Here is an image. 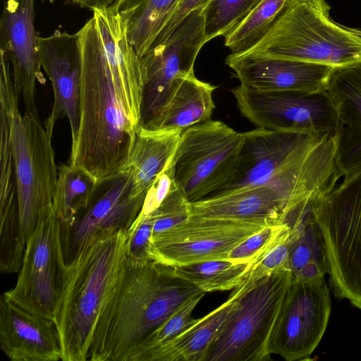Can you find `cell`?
<instances>
[{"label": "cell", "mask_w": 361, "mask_h": 361, "mask_svg": "<svg viewBox=\"0 0 361 361\" xmlns=\"http://www.w3.org/2000/svg\"><path fill=\"white\" fill-rule=\"evenodd\" d=\"M326 90L337 114L336 163L345 178L361 171V61L334 67Z\"/></svg>", "instance_id": "20"}, {"label": "cell", "mask_w": 361, "mask_h": 361, "mask_svg": "<svg viewBox=\"0 0 361 361\" xmlns=\"http://www.w3.org/2000/svg\"><path fill=\"white\" fill-rule=\"evenodd\" d=\"M38 46L40 65L51 83L54 95L51 110L44 126L53 135L57 121L66 117L73 146L77 140L80 121L82 65L80 32L70 34L56 30L49 37H39Z\"/></svg>", "instance_id": "17"}, {"label": "cell", "mask_w": 361, "mask_h": 361, "mask_svg": "<svg viewBox=\"0 0 361 361\" xmlns=\"http://www.w3.org/2000/svg\"><path fill=\"white\" fill-rule=\"evenodd\" d=\"M64 262L60 220L54 209L42 212L27 240L16 283L3 294L25 310L54 321Z\"/></svg>", "instance_id": "13"}, {"label": "cell", "mask_w": 361, "mask_h": 361, "mask_svg": "<svg viewBox=\"0 0 361 361\" xmlns=\"http://www.w3.org/2000/svg\"><path fill=\"white\" fill-rule=\"evenodd\" d=\"M209 1L180 0L167 22L154 39L149 50L164 43L185 18L194 11L204 6Z\"/></svg>", "instance_id": "37"}, {"label": "cell", "mask_w": 361, "mask_h": 361, "mask_svg": "<svg viewBox=\"0 0 361 361\" xmlns=\"http://www.w3.org/2000/svg\"><path fill=\"white\" fill-rule=\"evenodd\" d=\"M331 311L324 277L293 279L269 342V352L287 361L307 359L320 343Z\"/></svg>", "instance_id": "14"}, {"label": "cell", "mask_w": 361, "mask_h": 361, "mask_svg": "<svg viewBox=\"0 0 361 361\" xmlns=\"http://www.w3.org/2000/svg\"><path fill=\"white\" fill-rule=\"evenodd\" d=\"M35 0H7L0 21V49L7 55L16 91L25 112L39 116L36 83H44L35 27Z\"/></svg>", "instance_id": "16"}, {"label": "cell", "mask_w": 361, "mask_h": 361, "mask_svg": "<svg viewBox=\"0 0 361 361\" xmlns=\"http://www.w3.org/2000/svg\"><path fill=\"white\" fill-rule=\"evenodd\" d=\"M11 142L19 221L27 243L39 215L54 209L58 166L52 135L39 116L22 114L18 109L13 120Z\"/></svg>", "instance_id": "9"}, {"label": "cell", "mask_w": 361, "mask_h": 361, "mask_svg": "<svg viewBox=\"0 0 361 361\" xmlns=\"http://www.w3.org/2000/svg\"><path fill=\"white\" fill-rule=\"evenodd\" d=\"M145 196L133 195L131 176L126 171L98 182L86 207L68 223L61 224L65 263L95 234L106 231H128L142 210Z\"/></svg>", "instance_id": "15"}, {"label": "cell", "mask_w": 361, "mask_h": 361, "mask_svg": "<svg viewBox=\"0 0 361 361\" xmlns=\"http://www.w3.org/2000/svg\"><path fill=\"white\" fill-rule=\"evenodd\" d=\"M97 185L94 178L81 169L65 164L58 166L54 209L61 224L86 207Z\"/></svg>", "instance_id": "28"}, {"label": "cell", "mask_w": 361, "mask_h": 361, "mask_svg": "<svg viewBox=\"0 0 361 361\" xmlns=\"http://www.w3.org/2000/svg\"><path fill=\"white\" fill-rule=\"evenodd\" d=\"M286 0H262L234 30L225 37L231 54L250 51L267 34Z\"/></svg>", "instance_id": "30"}, {"label": "cell", "mask_w": 361, "mask_h": 361, "mask_svg": "<svg viewBox=\"0 0 361 361\" xmlns=\"http://www.w3.org/2000/svg\"><path fill=\"white\" fill-rule=\"evenodd\" d=\"M290 234V227L287 223L267 226L233 248L229 253L228 259L235 263L251 262L255 265L285 241Z\"/></svg>", "instance_id": "33"}, {"label": "cell", "mask_w": 361, "mask_h": 361, "mask_svg": "<svg viewBox=\"0 0 361 361\" xmlns=\"http://www.w3.org/2000/svg\"><path fill=\"white\" fill-rule=\"evenodd\" d=\"M315 204L307 208L290 224L296 237L290 256L292 273L312 262L318 263L329 271L324 236L314 214Z\"/></svg>", "instance_id": "29"}, {"label": "cell", "mask_w": 361, "mask_h": 361, "mask_svg": "<svg viewBox=\"0 0 361 361\" xmlns=\"http://www.w3.org/2000/svg\"><path fill=\"white\" fill-rule=\"evenodd\" d=\"M155 217L152 212L147 216L139 214L128 230L127 257L137 261L152 259L151 238Z\"/></svg>", "instance_id": "35"}, {"label": "cell", "mask_w": 361, "mask_h": 361, "mask_svg": "<svg viewBox=\"0 0 361 361\" xmlns=\"http://www.w3.org/2000/svg\"><path fill=\"white\" fill-rule=\"evenodd\" d=\"M93 17L123 111L137 128L141 121L143 92L140 57L127 39L118 4L94 11Z\"/></svg>", "instance_id": "19"}, {"label": "cell", "mask_w": 361, "mask_h": 361, "mask_svg": "<svg viewBox=\"0 0 361 361\" xmlns=\"http://www.w3.org/2000/svg\"><path fill=\"white\" fill-rule=\"evenodd\" d=\"M246 285L203 361L271 360L269 342L293 281L291 270L257 280L249 274Z\"/></svg>", "instance_id": "6"}, {"label": "cell", "mask_w": 361, "mask_h": 361, "mask_svg": "<svg viewBox=\"0 0 361 361\" xmlns=\"http://www.w3.org/2000/svg\"><path fill=\"white\" fill-rule=\"evenodd\" d=\"M271 224L274 223L189 216L184 222L152 235L151 257L171 267L228 259L233 248Z\"/></svg>", "instance_id": "12"}, {"label": "cell", "mask_w": 361, "mask_h": 361, "mask_svg": "<svg viewBox=\"0 0 361 361\" xmlns=\"http://www.w3.org/2000/svg\"><path fill=\"white\" fill-rule=\"evenodd\" d=\"M295 238V235L290 229V234L285 241L275 247L252 267L249 272L250 278L255 281L279 271L290 270V256Z\"/></svg>", "instance_id": "36"}, {"label": "cell", "mask_w": 361, "mask_h": 361, "mask_svg": "<svg viewBox=\"0 0 361 361\" xmlns=\"http://www.w3.org/2000/svg\"><path fill=\"white\" fill-rule=\"evenodd\" d=\"M202 8L192 12L164 43L140 57L143 78L140 125L158 128L176 81L195 73L196 58L207 43Z\"/></svg>", "instance_id": "10"}, {"label": "cell", "mask_w": 361, "mask_h": 361, "mask_svg": "<svg viewBox=\"0 0 361 361\" xmlns=\"http://www.w3.org/2000/svg\"><path fill=\"white\" fill-rule=\"evenodd\" d=\"M0 345L12 361L61 360V347L54 321L34 314L0 298Z\"/></svg>", "instance_id": "21"}, {"label": "cell", "mask_w": 361, "mask_h": 361, "mask_svg": "<svg viewBox=\"0 0 361 361\" xmlns=\"http://www.w3.org/2000/svg\"><path fill=\"white\" fill-rule=\"evenodd\" d=\"M128 237L124 230L98 233L63 263L54 312L61 360H88L96 321L118 281Z\"/></svg>", "instance_id": "4"}, {"label": "cell", "mask_w": 361, "mask_h": 361, "mask_svg": "<svg viewBox=\"0 0 361 361\" xmlns=\"http://www.w3.org/2000/svg\"><path fill=\"white\" fill-rule=\"evenodd\" d=\"M190 203L178 188L172 190L152 212L155 217L152 235L186 221L190 214Z\"/></svg>", "instance_id": "34"}, {"label": "cell", "mask_w": 361, "mask_h": 361, "mask_svg": "<svg viewBox=\"0 0 361 361\" xmlns=\"http://www.w3.org/2000/svg\"><path fill=\"white\" fill-rule=\"evenodd\" d=\"M254 264L229 259L211 260L173 267V274L204 293L232 290L241 284Z\"/></svg>", "instance_id": "27"}, {"label": "cell", "mask_w": 361, "mask_h": 361, "mask_svg": "<svg viewBox=\"0 0 361 361\" xmlns=\"http://www.w3.org/2000/svg\"><path fill=\"white\" fill-rule=\"evenodd\" d=\"M182 132L174 128L137 126L128 160L121 170L131 176L134 197L146 195L173 158Z\"/></svg>", "instance_id": "23"}, {"label": "cell", "mask_w": 361, "mask_h": 361, "mask_svg": "<svg viewBox=\"0 0 361 361\" xmlns=\"http://www.w3.org/2000/svg\"><path fill=\"white\" fill-rule=\"evenodd\" d=\"M231 92L241 115L256 128L335 135L337 114L327 90L262 91L240 85Z\"/></svg>", "instance_id": "11"}, {"label": "cell", "mask_w": 361, "mask_h": 361, "mask_svg": "<svg viewBox=\"0 0 361 361\" xmlns=\"http://www.w3.org/2000/svg\"><path fill=\"white\" fill-rule=\"evenodd\" d=\"M243 135L238 171L221 191L269 185L304 205L317 202L342 177L334 136L259 128Z\"/></svg>", "instance_id": "3"}, {"label": "cell", "mask_w": 361, "mask_h": 361, "mask_svg": "<svg viewBox=\"0 0 361 361\" xmlns=\"http://www.w3.org/2000/svg\"><path fill=\"white\" fill-rule=\"evenodd\" d=\"M180 0H119L127 39L139 57L149 50Z\"/></svg>", "instance_id": "26"}, {"label": "cell", "mask_w": 361, "mask_h": 361, "mask_svg": "<svg viewBox=\"0 0 361 361\" xmlns=\"http://www.w3.org/2000/svg\"><path fill=\"white\" fill-rule=\"evenodd\" d=\"M330 10L325 0H286L269 31L247 53L334 67L361 61V36L335 23Z\"/></svg>", "instance_id": "5"}, {"label": "cell", "mask_w": 361, "mask_h": 361, "mask_svg": "<svg viewBox=\"0 0 361 361\" xmlns=\"http://www.w3.org/2000/svg\"><path fill=\"white\" fill-rule=\"evenodd\" d=\"M262 0H209L203 6L207 42L226 37L234 30Z\"/></svg>", "instance_id": "31"}, {"label": "cell", "mask_w": 361, "mask_h": 361, "mask_svg": "<svg viewBox=\"0 0 361 361\" xmlns=\"http://www.w3.org/2000/svg\"><path fill=\"white\" fill-rule=\"evenodd\" d=\"M352 31H353L355 33L357 34L358 35L361 36V30H357L355 28H350Z\"/></svg>", "instance_id": "39"}, {"label": "cell", "mask_w": 361, "mask_h": 361, "mask_svg": "<svg viewBox=\"0 0 361 361\" xmlns=\"http://www.w3.org/2000/svg\"><path fill=\"white\" fill-rule=\"evenodd\" d=\"M216 86L197 79L195 73L177 80L161 115L158 128L183 131L211 120Z\"/></svg>", "instance_id": "25"}, {"label": "cell", "mask_w": 361, "mask_h": 361, "mask_svg": "<svg viewBox=\"0 0 361 361\" xmlns=\"http://www.w3.org/2000/svg\"><path fill=\"white\" fill-rule=\"evenodd\" d=\"M314 214L326 245L334 295L361 310V171L320 197Z\"/></svg>", "instance_id": "7"}, {"label": "cell", "mask_w": 361, "mask_h": 361, "mask_svg": "<svg viewBox=\"0 0 361 361\" xmlns=\"http://www.w3.org/2000/svg\"><path fill=\"white\" fill-rule=\"evenodd\" d=\"M119 0H72L77 6L87 8L92 12L103 10L115 5Z\"/></svg>", "instance_id": "38"}, {"label": "cell", "mask_w": 361, "mask_h": 361, "mask_svg": "<svg viewBox=\"0 0 361 361\" xmlns=\"http://www.w3.org/2000/svg\"><path fill=\"white\" fill-rule=\"evenodd\" d=\"M202 292L176 276L173 267L126 255L116 288L99 312L88 360L129 361L146 338Z\"/></svg>", "instance_id": "1"}, {"label": "cell", "mask_w": 361, "mask_h": 361, "mask_svg": "<svg viewBox=\"0 0 361 361\" xmlns=\"http://www.w3.org/2000/svg\"><path fill=\"white\" fill-rule=\"evenodd\" d=\"M226 64L240 85L262 91L316 92L326 90L334 66L264 55L231 54Z\"/></svg>", "instance_id": "18"}, {"label": "cell", "mask_w": 361, "mask_h": 361, "mask_svg": "<svg viewBox=\"0 0 361 361\" xmlns=\"http://www.w3.org/2000/svg\"><path fill=\"white\" fill-rule=\"evenodd\" d=\"M79 32L80 121L68 164L85 171L99 182L126 166L137 128L124 114L93 16Z\"/></svg>", "instance_id": "2"}, {"label": "cell", "mask_w": 361, "mask_h": 361, "mask_svg": "<svg viewBox=\"0 0 361 361\" xmlns=\"http://www.w3.org/2000/svg\"><path fill=\"white\" fill-rule=\"evenodd\" d=\"M307 205H298L280 190L261 185L221 191L190 202L189 216L286 223Z\"/></svg>", "instance_id": "22"}, {"label": "cell", "mask_w": 361, "mask_h": 361, "mask_svg": "<svg viewBox=\"0 0 361 361\" xmlns=\"http://www.w3.org/2000/svg\"><path fill=\"white\" fill-rule=\"evenodd\" d=\"M244 143L239 133L209 120L184 130L173 157L174 178L190 202L223 190L235 178Z\"/></svg>", "instance_id": "8"}, {"label": "cell", "mask_w": 361, "mask_h": 361, "mask_svg": "<svg viewBox=\"0 0 361 361\" xmlns=\"http://www.w3.org/2000/svg\"><path fill=\"white\" fill-rule=\"evenodd\" d=\"M246 281L245 278L234 288L227 300L219 307L202 318L195 319L185 330L158 350L150 361H203L209 345L244 290Z\"/></svg>", "instance_id": "24"}, {"label": "cell", "mask_w": 361, "mask_h": 361, "mask_svg": "<svg viewBox=\"0 0 361 361\" xmlns=\"http://www.w3.org/2000/svg\"><path fill=\"white\" fill-rule=\"evenodd\" d=\"M204 294L202 292L196 295L178 308L137 346L129 361H150L158 350L185 330L194 321L192 313Z\"/></svg>", "instance_id": "32"}]
</instances>
